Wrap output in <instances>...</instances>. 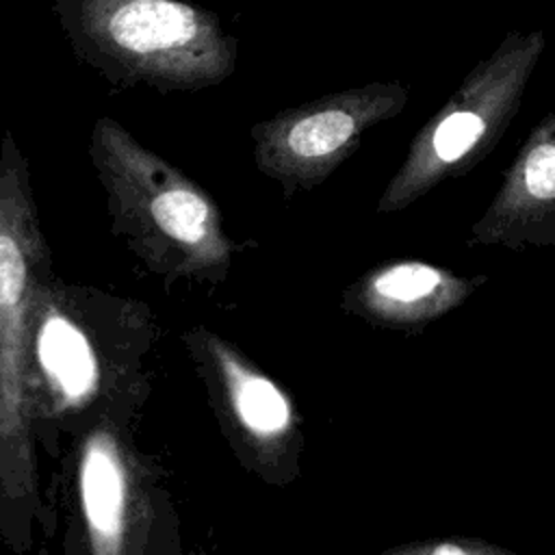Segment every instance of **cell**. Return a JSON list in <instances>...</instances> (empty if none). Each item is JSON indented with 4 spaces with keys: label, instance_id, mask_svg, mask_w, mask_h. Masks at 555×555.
I'll list each match as a JSON object with an SVG mask.
<instances>
[{
    "label": "cell",
    "instance_id": "ba28073f",
    "mask_svg": "<svg viewBox=\"0 0 555 555\" xmlns=\"http://www.w3.org/2000/svg\"><path fill=\"white\" fill-rule=\"evenodd\" d=\"M78 507L89 555H150L154 479L119 425L100 416L82 434L76 462Z\"/></svg>",
    "mask_w": 555,
    "mask_h": 555
},
{
    "label": "cell",
    "instance_id": "3957f363",
    "mask_svg": "<svg viewBox=\"0 0 555 555\" xmlns=\"http://www.w3.org/2000/svg\"><path fill=\"white\" fill-rule=\"evenodd\" d=\"M28 160L7 128L0 145V494L4 522L33 512L37 494L28 334L41 286L52 275Z\"/></svg>",
    "mask_w": 555,
    "mask_h": 555
},
{
    "label": "cell",
    "instance_id": "8fae6325",
    "mask_svg": "<svg viewBox=\"0 0 555 555\" xmlns=\"http://www.w3.org/2000/svg\"><path fill=\"white\" fill-rule=\"evenodd\" d=\"M382 555H520L507 546L466 535H449V538H431L392 546Z\"/></svg>",
    "mask_w": 555,
    "mask_h": 555
},
{
    "label": "cell",
    "instance_id": "30bf717a",
    "mask_svg": "<svg viewBox=\"0 0 555 555\" xmlns=\"http://www.w3.org/2000/svg\"><path fill=\"white\" fill-rule=\"evenodd\" d=\"M486 275L464 278L425 260H395L345 288L343 308L373 325L421 330L462 306Z\"/></svg>",
    "mask_w": 555,
    "mask_h": 555
},
{
    "label": "cell",
    "instance_id": "277c9868",
    "mask_svg": "<svg viewBox=\"0 0 555 555\" xmlns=\"http://www.w3.org/2000/svg\"><path fill=\"white\" fill-rule=\"evenodd\" d=\"M544 50L542 30L505 33L412 137L403 163L377 199V212L405 210L438 184L486 160L518 115Z\"/></svg>",
    "mask_w": 555,
    "mask_h": 555
},
{
    "label": "cell",
    "instance_id": "52a82bcc",
    "mask_svg": "<svg viewBox=\"0 0 555 555\" xmlns=\"http://www.w3.org/2000/svg\"><path fill=\"white\" fill-rule=\"evenodd\" d=\"M186 343L238 457L264 479L278 481L280 468L297 457L301 440L293 399L219 334L195 327Z\"/></svg>",
    "mask_w": 555,
    "mask_h": 555
},
{
    "label": "cell",
    "instance_id": "8992f818",
    "mask_svg": "<svg viewBox=\"0 0 555 555\" xmlns=\"http://www.w3.org/2000/svg\"><path fill=\"white\" fill-rule=\"evenodd\" d=\"M89 291L65 286L52 275L37 297L28 334L30 410L46 416L78 414L104 403L106 373H117L104 360V343L95 325L100 301H87Z\"/></svg>",
    "mask_w": 555,
    "mask_h": 555
},
{
    "label": "cell",
    "instance_id": "6da1fadb",
    "mask_svg": "<svg viewBox=\"0 0 555 555\" xmlns=\"http://www.w3.org/2000/svg\"><path fill=\"white\" fill-rule=\"evenodd\" d=\"M87 156L106 195L113 232L150 271L169 280L225 278L236 243L202 184L108 115L93 121Z\"/></svg>",
    "mask_w": 555,
    "mask_h": 555
},
{
    "label": "cell",
    "instance_id": "5b68a950",
    "mask_svg": "<svg viewBox=\"0 0 555 555\" xmlns=\"http://www.w3.org/2000/svg\"><path fill=\"white\" fill-rule=\"evenodd\" d=\"M408 98V85L375 80L282 108L251 126L254 165L286 197L312 191L360 147L371 128L395 119Z\"/></svg>",
    "mask_w": 555,
    "mask_h": 555
},
{
    "label": "cell",
    "instance_id": "9c48e42d",
    "mask_svg": "<svg viewBox=\"0 0 555 555\" xmlns=\"http://www.w3.org/2000/svg\"><path fill=\"white\" fill-rule=\"evenodd\" d=\"M468 245L555 247V113L542 115L518 145Z\"/></svg>",
    "mask_w": 555,
    "mask_h": 555
},
{
    "label": "cell",
    "instance_id": "7a4b0ae2",
    "mask_svg": "<svg viewBox=\"0 0 555 555\" xmlns=\"http://www.w3.org/2000/svg\"><path fill=\"white\" fill-rule=\"evenodd\" d=\"M74 56L117 89L202 91L225 82L238 39L184 0H52Z\"/></svg>",
    "mask_w": 555,
    "mask_h": 555
}]
</instances>
